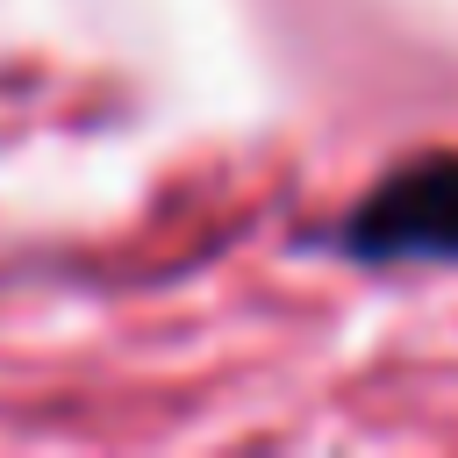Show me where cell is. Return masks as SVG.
Listing matches in <instances>:
<instances>
[{"label": "cell", "instance_id": "6da1fadb", "mask_svg": "<svg viewBox=\"0 0 458 458\" xmlns=\"http://www.w3.org/2000/svg\"><path fill=\"white\" fill-rule=\"evenodd\" d=\"M344 243L358 258H458V157H415L365 193Z\"/></svg>", "mask_w": 458, "mask_h": 458}]
</instances>
